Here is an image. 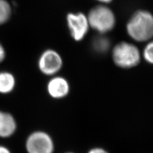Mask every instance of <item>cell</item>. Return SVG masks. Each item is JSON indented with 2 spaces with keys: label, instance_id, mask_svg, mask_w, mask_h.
<instances>
[{
  "label": "cell",
  "instance_id": "cell-12",
  "mask_svg": "<svg viewBox=\"0 0 153 153\" xmlns=\"http://www.w3.org/2000/svg\"><path fill=\"white\" fill-rule=\"evenodd\" d=\"M142 56L146 63L153 65V40L147 42L143 48Z\"/></svg>",
  "mask_w": 153,
  "mask_h": 153
},
{
  "label": "cell",
  "instance_id": "cell-5",
  "mask_svg": "<svg viewBox=\"0 0 153 153\" xmlns=\"http://www.w3.org/2000/svg\"><path fill=\"white\" fill-rule=\"evenodd\" d=\"M66 21L70 34L75 42L82 41L89 30V24L87 16L82 12L67 13Z\"/></svg>",
  "mask_w": 153,
  "mask_h": 153
},
{
  "label": "cell",
  "instance_id": "cell-2",
  "mask_svg": "<svg viewBox=\"0 0 153 153\" xmlns=\"http://www.w3.org/2000/svg\"><path fill=\"white\" fill-rule=\"evenodd\" d=\"M90 28L98 34L106 35L112 31L116 25V17L112 10L107 4H99L90 10L88 14Z\"/></svg>",
  "mask_w": 153,
  "mask_h": 153
},
{
  "label": "cell",
  "instance_id": "cell-6",
  "mask_svg": "<svg viewBox=\"0 0 153 153\" xmlns=\"http://www.w3.org/2000/svg\"><path fill=\"white\" fill-rule=\"evenodd\" d=\"M63 65V60L58 52L52 49L45 50L38 59V68L45 75H57Z\"/></svg>",
  "mask_w": 153,
  "mask_h": 153
},
{
  "label": "cell",
  "instance_id": "cell-11",
  "mask_svg": "<svg viewBox=\"0 0 153 153\" xmlns=\"http://www.w3.org/2000/svg\"><path fill=\"white\" fill-rule=\"evenodd\" d=\"M12 9L7 0H0V26L6 24L12 16Z\"/></svg>",
  "mask_w": 153,
  "mask_h": 153
},
{
  "label": "cell",
  "instance_id": "cell-13",
  "mask_svg": "<svg viewBox=\"0 0 153 153\" xmlns=\"http://www.w3.org/2000/svg\"><path fill=\"white\" fill-rule=\"evenodd\" d=\"M6 50L3 44L0 42V63H1L6 58Z\"/></svg>",
  "mask_w": 153,
  "mask_h": 153
},
{
  "label": "cell",
  "instance_id": "cell-8",
  "mask_svg": "<svg viewBox=\"0 0 153 153\" xmlns=\"http://www.w3.org/2000/svg\"><path fill=\"white\" fill-rule=\"evenodd\" d=\"M17 124L10 113L0 110V138H8L16 132Z\"/></svg>",
  "mask_w": 153,
  "mask_h": 153
},
{
  "label": "cell",
  "instance_id": "cell-17",
  "mask_svg": "<svg viewBox=\"0 0 153 153\" xmlns=\"http://www.w3.org/2000/svg\"><path fill=\"white\" fill-rule=\"evenodd\" d=\"M65 153H74V152H65Z\"/></svg>",
  "mask_w": 153,
  "mask_h": 153
},
{
  "label": "cell",
  "instance_id": "cell-16",
  "mask_svg": "<svg viewBox=\"0 0 153 153\" xmlns=\"http://www.w3.org/2000/svg\"><path fill=\"white\" fill-rule=\"evenodd\" d=\"M96 1L101 3L102 4H107L112 3L113 1V0H96Z\"/></svg>",
  "mask_w": 153,
  "mask_h": 153
},
{
  "label": "cell",
  "instance_id": "cell-4",
  "mask_svg": "<svg viewBox=\"0 0 153 153\" xmlns=\"http://www.w3.org/2000/svg\"><path fill=\"white\" fill-rule=\"evenodd\" d=\"M27 153H54V142L49 133L41 130L31 133L26 140Z\"/></svg>",
  "mask_w": 153,
  "mask_h": 153
},
{
  "label": "cell",
  "instance_id": "cell-7",
  "mask_svg": "<svg viewBox=\"0 0 153 153\" xmlns=\"http://www.w3.org/2000/svg\"><path fill=\"white\" fill-rule=\"evenodd\" d=\"M47 91L51 98L60 100L68 96L70 91V85L68 81L63 76L55 75L51 76L48 82Z\"/></svg>",
  "mask_w": 153,
  "mask_h": 153
},
{
  "label": "cell",
  "instance_id": "cell-9",
  "mask_svg": "<svg viewBox=\"0 0 153 153\" xmlns=\"http://www.w3.org/2000/svg\"><path fill=\"white\" fill-rule=\"evenodd\" d=\"M16 85V79L11 72L0 71V94H7L12 93Z\"/></svg>",
  "mask_w": 153,
  "mask_h": 153
},
{
  "label": "cell",
  "instance_id": "cell-15",
  "mask_svg": "<svg viewBox=\"0 0 153 153\" xmlns=\"http://www.w3.org/2000/svg\"><path fill=\"white\" fill-rule=\"evenodd\" d=\"M0 153H12V152L7 147L0 145Z\"/></svg>",
  "mask_w": 153,
  "mask_h": 153
},
{
  "label": "cell",
  "instance_id": "cell-10",
  "mask_svg": "<svg viewBox=\"0 0 153 153\" xmlns=\"http://www.w3.org/2000/svg\"><path fill=\"white\" fill-rule=\"evenodd\" d=\"M111 47V40L106 35L98 34L95 36L91 41L92 49L98 54L107 53Z\"/></svg>",
  "mask_w": 153,
  "mask_h": 153
},
{
  "label": "cell",
  "instance_id": "cell-14",
  "mask_svg": "<svg viewBox=\"0 0 153 153\" xmlns=\"http://www.w3.org/2000/svg\"><path fill=\"white\" fill-rule=\"evenodd\" d=\"M88 153H109L106 149H103L102 147H93L91 149Z\"/></svg>",
  "mask_w": 153,
  "mask_h": 153
},
{
  "label": "cell",
  "instance_id": "cell-1",
  "mask_svg": "<svg viewBox=\"0 0 153 153\" xmlns=\"http://www.w3.org/2000/svg\"><path fill=\"white\" fill-rule=\"evenodd\" d=\"M126 31L131 39L147 42L153 38V14L147 10H137L129 18Z\"/></svg>",
  "mask_w": 153,
  "mask_h": 153
},
{
  "label": "cell",
  "instance_id": "cell-3",
  "mask_svg": "<svg viewBox=\"0 0 153 153\" xmlns=\"http://www.w3.org/2000/svg\"><path fill=\"white\" fill-rule=\"evenodd\" d=\"M112 58L115 65L119 68L130 69L140 63L142 54L132 43L121 42L113 47Z\"/></svg>",
  "mask_w": 153,
  "mask_h": 153
}]
</instances>
